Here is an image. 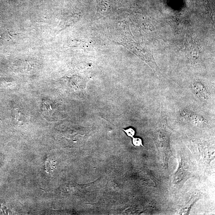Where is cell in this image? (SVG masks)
Segmentation results:
<instances>
[{
	"label": "cell",
	"instance_id": "cell-1",
	"mask_svg": "<svg viewBox=\"0 0 215 215\" xmlns=\"http://www.w3.org/2000/svg\"><path fill=\"white\" fill-rule=\"evenodd\" d=\"M192 88L195 94L203 101H207L210 98V94L205 85L199 81L193 83Z\"/></svg>",
	"mask_w": 215,
	"mask_h": 215
},
{
	"label": "cell",
	"instance_id": "cell-2",
	"mask_svg": "<svg viewBox=\"0 0 215 215\" xmlns=\"http://www.w3.org/2000/svg\"><path fill=\"white\" fill-rule=\"evenodd\" d=\"M180 117L185 120L195 123H203L206 122L204 117L198 114L194 113L189 110H181L179 112Z\"/></svg>",
	"mask_w": 215,
	"mask_h": 215
},
{
	"label": "cell",
	"instance_id": "cell-3",
	"mask_svg": "<svg viewBox=\"0 0 215 215\" xmlns=\"http://www.w3.org/2000/svg\"><path fill=\"white\" fill-rule=\"evenodd\" d=\"M122 129L128 137L131 138H133L135 135L136 130L133 127H129L125 129L122 128Z\"/></svg>",
	"mask_w": 215,
	"mask_h": 215
},
{
	"label": "cell",
	"instance_id": "cell-4",
	"mask_svg": "<svg viewBox=\"0 0 215 215\" xmlns=\"http://www.w3.org/2000/svg\"><path fill=\"white\" fill-rule=\"evenodd\" d=\"M132 143L134 146L144 147L143 145L142 139L139 137H134L132 138Z\"/></svg>",
	"mask_w": 215,
	"mask_h": 215
},
{
	"label": "cell",
	"instance_id": "cell-5",
	"mask_svg": "<svg viewBox=\"0 0 215 215\" xmlns=\"http://www.w3.org/2000/svg\"><path fill=\"white\" fill-rule=\"evenodd\" d=\"M44 110L46 111L47 112H49L50 113L51 111L52 110L51 108V106L50 102L45 101L44 103Z\"/></svg>",
	"mask_w": 215,
	"mask_h": 215
},
{
	"label": "cell",
	"instance_id": "cell-6",
	"mask_svg": "<svg viewBox=\"0 0 215 215\" xmlns=\"http://www.w3.org/2000/svg\"><path fill=\"white\" fill-rule=\"evenodd\" d=\"M17 111V112L15 114V117L16 119L17 120V121H19V122H21L20 120L22 119L23 116V115L21 114V113L20 112H18V111Z\"/></svg>",
	"mask_w": 215,
	"mask_h": 215
}]
</instances>
